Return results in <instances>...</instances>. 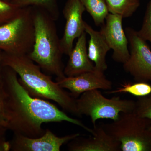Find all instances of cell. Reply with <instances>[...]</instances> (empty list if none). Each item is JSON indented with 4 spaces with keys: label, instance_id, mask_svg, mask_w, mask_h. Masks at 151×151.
Instances as JSON below:
<instances>
[{
    "label": "cell",
    "instance_id": "obj_1",
    "mask_svg": "<svg viewBox=\"0 0 151 151\" xmlns=\"http://www.w3.org/2000/svg\"><path fill=\"white\" fill-rule=\"evenodd\" d=\"M2 85L6 93L7 129L14 134L38 137L45 132L42 124L65 122L94 134V129L68 116L54 104L32 96L20 82L15 71L10 68L2 66Z\"/></svg>",
    "mask_w": 151,
    "mask_h": 151
},
{
    "label": "cell",
    "instance_id": "obj_2",
    "mask_svg": "<svg viewBox=\"0 0 151 151\" xmlns=\"http://www.w3.org/2000/svg\"><path fill=\"white\" fill-rule=\"evenodd\" d=\"M2 66L15 71L25 89L33 97L54 101L63 110L80 117L76 99L60 86L27 55H15L1 52Z\"/></svg>",
    "mask_w": 151,
    "mask_h": 151
},
{
    "label": "cell",
    "instance_id": "obj_3",
    "mask_svg": "<svg viewBox=\"0 0 151 151\" xmlns=\"http://www.w3.org/2000/svg\"><path fill=\"white\" fill-rule=\"evenodd\" d=\"M32 7L35 39L32 50L27 55L41 69L56 78L65 77L60 39L55 21L41 9Z\"/></svg>",
    "mask_w": 151,
    "mask_h": 151
},
{
    "label": "cell",
    "instance_id": "obj_4",
    "mask_svg": "<svg viewBox=\"0 0 151 151\" xmlns=\"http://www.w3.org/2000/svg\"><path fill=\"white\" fill-rule=\"evenodd\" d=\"M150 120L134 111L121 113L117 120L102 125L120 145V151H151Z\"/></svg>",
    "mask_w": 151,
    "mask_h": 151
},
{
    "label": "cell",
    "instance_id": "obj_5",
    "mask_svg": "<svg viewBox=\"0 0 151 151\" xmlns=\"http://www.w3.org/2000/svg\"><path fill=\"white\" fill-rule=\"evenodd\" d=\"M35 39L32 7L23 8L14 19L0 26V52L27 55L32 50Z\"/></svg>",
    "mask_w": 151,
    "mask_h": 151
},
{
    "label": "cell",
    "instance_id": "obj_6",
    "mask_svg": "<svg viewBox=\"0 0 151 151\" xmlns=\"http://www.w3.org/2000/svg\"><path fill=\"white\" fill-rule=\"evenodd\" d=\"M76 104L80 117L85 115L89 117L94 127L100 119L115 121L121 113L133 112L136 101L118 96L107 98L99 89H95L81 94L76 99Z\"/></svg>",
    "mask_w": 151,
    "mask_h": 151
},
{
    "label": "cell",
    "instance_id": "obj_7",
    "mask_svg": "<svg viewBox=\"0 0 151 151\" xmlns=\"http://www.w3.org/2000/svg\"><path fill=\"white\" fill-rule=\"evenodd\" d=\"M129 43L130 56L123 68L137 82L151 81V50L137 31L132 27L125 30Z\"/></svg>",
    "mask_w": 151,
    "mask_h": 151
},
{
    "label": "cell",
    "instance_id": "obj_8",
    "mask_svg": "<svg viewBox=\"0 0 151 151\" xmlns=\"http://www.w3.org/2000/svg\"><path fill=\"white\" fill-rule=\"evenodd\" d=\"M80 136L79 133L59 137L50 130L46 129L42 136L31 138L14 134L10 141L13 151H59L64 144Z\"/></svg>",
    "mask_w": 151,
    "mask_h": 151
},
{
    "label": "cell",
    "instance_id": "obj_9",
    "mask_svg": "<svg viewBox=\"0 0 151 151\" xmlns=\"http://www.w3.org/2000/svg\"><path fill=\"white\" fill-rule=\"evenodd\" d=\"M123 19L121 16L109 13L100 31L113 50V60L123 64L129 59L130 52L129 41L123 29Z\"/></svg>",
    "mask_w": 151,
    "mask_h": 151
},
{
    "label": "cell",
    "instance_id": "obj_10",
    "mask_svg": "<svg viewBox=\"0 0 151 151\" xmlns=\"http://www.w3.org/2000/svg\"><path fill=\"white\" fill-rule=\"evenodd\" d=\"M85 8L80 0H67L63 10L65 24L60 47L63 54L68 55L73 47V42L85 32L82 15Z\"/></svg>",
    "mask_w": 151,
    "mask_h": 151
},
{
    "label": "cell",
    "instance_id": "obj_11",
    "mask_svg": "<svg viewBox=\"0 0 151 151\" xmlns=\"http://www.w3.org/2000/svg\"><path fill=\"white\" fill-rule=\"evenodd\" d=\"M56 82L61 88L69 90L76 99L88 91L111 90L113 88L112 81L106 78L104 73L95 70L75 76L56 78Z\"/></svg>",
    "mask_w": 151,
    "mask_h": 151
},
{
    "label": "cell",
    "instance_id": "obj_12",
    "mask_svg": "<svg viewBox=\"0 0 151 151\" xmlns=\"http://www.w3.org/2000/svg\"><path fill=\"white\" fill-rule=\"evenodd\" d=\"M94 134L87 138L77 137L68 144L70 151H120V144L106 132L102 125L94 127Z\"/></svg>",
    "mask_w": 151,
    "mask_h": 151
},
{
    "label": "cell",
    "instance_id": "obj_13",
    "mask_svg": "<svg viewBox=\"0 0 151 151\" xmlns=\"http://www.w3.org/2000/svg\"><path fill=\"white\" fill-rule=\"evenodd\" d=\"M86 33L83 32L68 55L69 59L64 68L66 76H73L94 70V63L89 59L86 47Z\"/></svg>",
    "mask_w": 151,
    "mask_h": 151
},
{
    "label": "cell",
    "instance_id": "obj_14",
    "mask_svg": "<svg viewBox=\"0 0 151 151\" xmlns=\"http://www.w3.org/2000/svg\"><path fill=\"white\" fill-rule=\"evenodd\" d=\"M84 29L90 37L87 48L89 58L94 63V70L104 73L108 69L106 55L111 49L100 31L95 30L85 22Z\"/></svg>",
    "mask_w": 151,
    "mask_h": 151
},
{
    "label": "cell",
    "instance_id": "obj_15",
    "mask_svg": "<svg viewBox=\"0 0 151 151\" xmlns=\"http://www.w3.org/2000/svg\"><path fill=\"white\" fill-rule=\"evenodd\" d=\"M109 13L123 18L133 15L140 5V0H105Z\"/></svg>",
    "mask_w": 151,
    "mask_h": 151
},
{
    "label": "cell",
    "instance_id": "obj_16",
    "mask_svg": "<svg viewBox=\"0 0 151 151\" xmlns=\"http://www.w3.org/2000/svg\"><path fill=\"white\" fill-rule=\"evenodd\" d=\"M11 3L20 8L33 7L41 9L56 21L59 17L57 0H12Z\"/></svg>",
    "mask_w": 151,
    "mask_h": 151
},
{
    "label": "cell",
    "instance_id": "obj_17",
    "mask_svg": "<svg viewBox=\"0 0 151 151\" xmlns=\"http://www.w3.org/2000/svg\"><path fill=\"white\" fill-rule=\"evenodd\" d=\"M95 25H102L109 12L105 0H80Z\"/></svg>",
    "mask_w": 151,
    "mask_h": 151
},
{
    "label": "cell",
    "instance_id": "obj_18",
    "mask_svg": "<svg viewBox=\"0 0 151 151\" xmlns=\"http://www.w3.org/2000/svg\"><path fill=\"white\" fill-rule=\"evenodd\" d=\"M109 94L129 93L134 96L145 97L151 93V85L147 82H137L132 84L124 83L118 89L108 91Z\"/></svg>",
    "mask_w": 151,
    "mask_h": 151
},
{
    "label": "cell",
    "instance_id": "obj_19",
    "mask_svg": "<svg viewBox=\"0 0 151 151\" xmlns=\"http://www.w3.org/2000/svg\"><path fill=\"white\" fill-rule=\"evenodd\" d=\"M20 8L11 2L0 0V26L14 19L21 12Z\"/></svg>",
    "mask_w": 151,
    "mask_h": 151
},
{
    "label": "cell",
    "instance_id": "obj_20",
    "mask_svg": "<svg viewBox=\"0 0 151 151\" xmlns=\"http://www.w3.org/2000/svg\"><path fill=\"white\" fill-rule=\"evenodd\" d=\"M134 112L140 117L150 119L151 122V93L145 97H138Z\"/></svg>",
    "mask_w": 151,
    "mask_h": 151
},
{
    "label": "cell",
    "instance_id": "obj_21",
    "mask_svg": "<svg viewBox=\"0 0 151 151\" xmlns=\"http://www.w3.org/2000/svg\"><path fill=\"white\" fill-rule=\"evenodd\" d=\"M137 32L141 38L151 44V0L147 5L142 27Z\"/></svg>",
    "mask_w": 151,
    "mask_h": 151
},
{
    "label": "cell",
    "instance_id": "obj_22",
    "mask_svg": "<svg viewBox=\"0 0 151 151\" xmlns=\"http://www.w3.org/2000/svg\"><path fill=\"white\" fill-rule=\"evenodd\" d=\"M5 102L6 93L2 84L0 85V125L7 128L5 113Z\"/></svg>",
    "mask_w": 151,
    "mask_h": 151
},
{
    "label": "cell",
    "instance_id": "obj_23",
    "mask_svg": "<svg viewBox=\"0 0 151 151\" xmlns=\"http://www.w3.org/2000/svg\"><path fill=\"white\" fill-rule=\"evenodd\" d=\"M11 150V142L7 141L4 137H0V151Z\"/></svg>",
    "mask_w": 151,
    "mask_h": 151
},
{
    "label": "cell",
    "instance_id": "obj_24",
    "mask_svg": "<svg viewBox=\"0 0 151 151\" xmlns=\"http://www.w3.org/2000/svg\"><path fill=\"white\" fill-rule=\"evenodd\" d=\"M3 75H2V66L1 64V53L0 52V85L2 84Z\"/></svg>",
    "mask_w": 151,
    "mask_h": 151
},
{
    "label": "cell",
    "instance_id": "obj_25",
    "mask_svg": "<svg viewBox=\"0 0 151 151\" xmlns=\"http://www.w3.org/2000/svg\"><path fill=\"white\" fill-rule=\"evenodd\" d=\"M7 130L5 127L0 125V137H4L5 134Z\"/></svg>",
    "mask_w": 151,
    "mask_h": 151
},
{
    "label": "cell",
    "instance_id": "obj_26",
    "mask_svg": "<svg viewBox=\"0 0 151 151\" xmlns=\"http://www.w3.org/2000/svg\"><path fill=\"white\" fill-rule=\"evenodd\" d=\"M4 1H7L11 2L12 0H4Z\"/></svg>",
    "mask_w": 151,
    "mask_h": 151
}]
</instances>
